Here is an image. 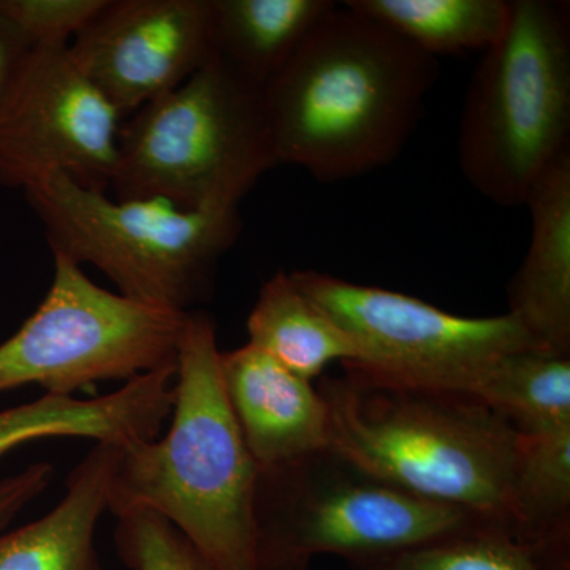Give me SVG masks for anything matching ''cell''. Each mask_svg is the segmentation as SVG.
Wrapping results in <instances>:
<instances>
[{
  "instance_id": "cell-15",
  "label": "cell",
  "mask_w": 570,
  "mask_h": 570,
  "mask_svg": "<svg viewBox=\"0 0 570 570\" xmlns=\"http://www.w3.org/2000/svg\"><path fill=\"white\" fill-rule=\"evenodd\" d=\"M121 450L96 442L70 472L55 509L18 530L0 532V570H105L96 532Z\"/></svg>"
},
{
  "instance_id": "cell-19",
  "label": "cell",
  "mask_w": 570,
  "mask_h": 570,
  "mask_svg": "<svg viewBox=\"0 0 570 570\" xmlns=\"http://www.w3.org/2000/svg\"><path fill=\"white\" fill-rule=\"evenodd\" d=\"M460 395L493 409L521 434L569 426V356L539 351L502 356L475 374Z\"/></svg>"
},
{
  "instance_id": "cell-2",
  "label": "cell",
  "mask_w": 570,
  "mask_h": 570,
  "mask_svg": "<svg viewBox=\"0 0 570 570\" xmlns=\"http://www.w3.org/2000/svg\"><path fill=\"white\" fill-rule=\"evenodd\" d=\"M219 358L213 318L190 311L179 337L170 430L163 439L124 445L107 510L115 517L151 510L220 570H258V464L225 395Z\"/></svg>"
},
{
  "instance_id": "cell-21",
  "label": "cell",
  "mask_w": 570,
  "mask_h": 570,
  "mask_svg": "<svg viewBox=\"0 0 570 570\" xmlns=\"http://www.w3.org/2000/svg\"><path fill=\"white\" fill-rule=\"evenodd\" d=\"M348 570H543L527 547L501 528H479L377 557L347 561Z\"/></svg>"
},
{
  "instance_id": "cell-16",
  "label": "cell",
  "mask_w": 570,
  "mask_h": 570,
  "mask_svg": "<svg viewBox=\"0 0 570 570\" xmlns=\"http://www.w3.org/2000/svg\"><path fill=\"white\" fill-rule=\"evenodd\" d=\"M247 344L295 376L313 382L333 362L354 365L360 352L347 333L292 279L269 277L247 317Z\"/></svg>"
},
{
  "instance_id": "cell-8",
  "label": "cell",
  "mask_w": 570,
  "mask_h": 570,
  "mask_svg": "<svg viewBox=\"0 0 570 570\" xmlns=\"http://www.w3.org/2000/svg\"><path fill=\"white\" fill-rule=\"evenodd\" d=\"M52 261L43 302L0 344V393L39 385L71 396L97 382L176 367L187 313L107 291L61 254Z\"/></svg>"
},
{
  "instance_id": "cell-5",
  "label": "cell",
  "mask_w": 570,
  "mask_h": 570,
  "mask_svg": "<svg viewBox=\"0 0 570 570\" xmlns=\"http://www.w3.org/2000/svg\"><path fill=\"white\" fill-rule=\"evenodd\" d=\"M570 153L568 3L510 0L504 32L483 51L461 112L464 178L499 206L527 204Z\"/></svg>"
},
{
  "instance_id": "cell-3",
  "label": "cell",
  "mask_w": 570,
  "mask_h": 570,
  "mask_svg": "<svg viewBox=\"0 0 570 570\" xmlns=\"http://www.w3.org/2000/svg\"><path fill=\"white\" fill-rule=\"evenodd\" d=\"M344 370L317 389L328 409L330 450L382 482L512 534L521 433L508 419L471 396Z\"/></svg>"
},
{
  "instance_id": "cell-11",
  "label": "cell",
  "mask_w": 570,
  "mask_h": 570,
  "mask_svg": "<svg viewBox=\"0 0 570 570\" xmlns=\"http://www.w3.org/2000/svg\"><path fill=\"white\" fill-rule=\"evenodd\" d=\"M69 51L126 119L208 61L212 0H107Z\"/></svg>"
},
{
  "instance_id": "cell-24",
  "label": "cell",
  "mask_w": 570,
  "mask_h": 570,
  "mask_svg": "<svg viewBox=\"0 0 570 570\" xmlns=\"http://www.w3.org/2000/svg\"><path fill=\"white\" fill-rule=\"evenodd\" d=\"M55 468L47 461L33 463L18 474L0 480V532L6 531L22 509L47 491Z\"/></svg>"
},
{
  "instance_id": "cell-18",
  "label": "cell",
  "mask_w": 570,
  "mask_h": 570,
  "mask_svg": "<svg viewBox=\"0 0 570 570\" xmlns=\"http://www.w3.org/2000/svg\"><path fill=\"white\" fill-rule=\"evenodd\" d=\"M335 7L332 0H212L214 52L265 88Z\"/></svg>"
},
{
  "instance_id": "cell-17",
  "label": "cell",
  "mask_w": 570,
  "mask_h": 570,
  "mask_svg": "<svg viewBox=\"0 0 570 570\" xmlns=\"http://www.w3.org/2000/svg\"><path fill=\"white\" fill-rule=\"evenodd\" d=\"M570 425L521 434L512 535L543 570H569Z\"/></svg>"
},
{
  "instance_id": "cell-7",
  "label": "cell",
  "mask_w": 570,
  "mask_h": 570,
  "mask_svg": "<svg viewBox=\"0 0 570 570\" xmlns=\"http://www.w3.org/2000/svg\"><path fill=\"white\" fill-rule=\"evenodd\" d=\"M254 524L258 570H307L321 554L358 560L497 528L382 482L330 449L258 469Z\"/></svg>"
},
{
  "instance_id": "cell-4",
  "label": "cell",
  "mask_w": 570,
  "mask_h": 570,
  "mask_svg": "<svg viewBox=\"0 0 570 570\" xmlns=\"http://www.w3.org/2000/svg\"><path fill=\"white\" fill-rule=\"evenodd\" d=\"M265 88L213 52L174 91L127 116L116 200H163L198 212L238 208L277 167Z\"/></svg>"
},
{
  "instance_id": "cell-14",
  "label": "cell",
  "mask_w": 570,
  "mask_h": 570,
  "mask_svg": "<svg viewBox=\"0 0 570 570\" xmlns=\"http://www.w3.org/2000/svg\"><path fill=\"white\" fill-rule=\"evenodd\" d=\"M175 374L174 367L142 374L92 400L45 393L31 403L0 411V459L41 439H92L122 448L151 441L174 411Z\"/></svg>"
},
{
  "instance_id": "cell-9",
  "label": "cell",
  "mask_w": 570,
  "mask_h": 570,
  "mask_svg": "<svg viewBox=\"0 0 570 570\" xmlns=\"http://www.w3.org/2000/svg\"><path fill=\"white\" fill-rule=\"evenodd\" d=\"M292 279L354 341L360 362L343 365L404 387L460 393L483 367L538 351L515 317H461L415 296L348 283L314 269Z\"/></svg>"
},
{
  "instance_id": "cell-23",
  "label": "cell",
  "mask_w": 570,
  "mask_h": 570,
  "mask_svg": "<svg viewBox=\"0 0 570 570\" xmlns=\"http://www.w3.org/2000/svg\"><path fill=\"white\" fill-rule=\"evenodd\" d=\"M107 0H0V11L32 48L69 47Z\"/></svg>"
},
{
  "instance_id": "cell-1",
  "label": "cell",
  "mask_w": 570,
  "mask_h": 570,
  "mask_svg": "<svg viewBox=\"0 0 570 570\" xmlns=\"http://www.w3.org/2000/svg\"><path fill=\"white\" fill-rule=\"evenodd\" d=\"M335 7L265 86L277 164L322 183L392 163L422 118L438 61L362 11Z\"/></svg>"
},
{
  "instance_id": "cell-12",
  "label": "cell",
  "mask_w": 570,
  "mask_h": 570,
  "mask_svg": "<svg viewBox=\"0 0 570 570\" xmlns=\"http://www.w3.org/2000/svg\"><path fill=\"white\" fill-rule=\"evenodd\" d=\"M219 367L228 404L258 469L328 449V409L313 382L249 344L220 352Z\"/></svg>"
},
{
  "instance_id": "cell-20",
  "label": "cell",
  "mask_w": 570,
  "mask_h": 570,
  "mask_svg": "<svg viewBox=\"0 0 570 570\" xmlns=\"http://www.w3.org/2000/svg\"><path fill=\"white\" fill-rule=\"evenodd\" d=\"M346 6L387 26L438 58L485 51L504 32L510 0H347Z\"/></svg>"
},
{
  "instance_id": "cell-6",
  "label": "cell",
  "mask_w": 570,
  "mask_h": 570,
  "mask_svg": "<svg viewBox=\"0 0 570 570\" xmlns=\"http://www.w3.org/2000/svg\"><path fill=\"white\" fill-rule=\"evenodd\" d=\"M52 254L102 272L119 294L175 313L208 299L242 232L238 208L189 212L163 200H111L66 175L22 190Z\"/></svg>"
},
{
  "instance_id": "cell-22",
  "label": "cell",
  "mask_w": 570,
  "mask_h": 570,
  "mask_svg": "<svg viewBox=\"0 0 570 570\" xmlns=\"http://www.w3.org/2000/svg\"><path fill=\"white\" fill-rule=\"evenodd\" d=\"M116 519V553L129 570H220L159 513L132 510Z\"/></svg>"
},
{
  "instance_id": "cell-25",
  "label": "cell",
  "mask_w": 570,
  "mask_h": 570,
  "mask_svg": "<svg viewBox=\"0 0 570 570\" xmlns=\"http://www.w3.org/2000/svg\"><path fill=\"white\" fill-rule=\"evenodd\" d=\"M32 47L0 11V116Z\"/></svg>"
},
{
  "instance_id": "cell-13",
  "label": "cell",
  "mask_w": 570,
  "mask_h": 570,
  "mask_svg": "<svg viewBox=\"0 0 570 570\" xmlns=\"http://www.w3.org/2000/svg\"><path fill=\"white\" fill-rule=\"evenodd\" d=\"M527 257L509 284L510 316L543 354L570 352V153L531 190Z\"/></svg>"
},
{
  "instance_id": "cell-10",
  "label": "cell",
  "mask_w": 570,
  "mask_h": 570,
  "mask_svg": "<svg viewBox=\"0 0 570 570\" xmlns=\"http://www.w3.org/2000/svg\"><path fill=\"white\" fill-rule=\"evenodd\" d=\"M122 121L69 47L32 48L0 116V184L26 190L59 174L107 194Z\"/></svg>"
}]
</instances>
